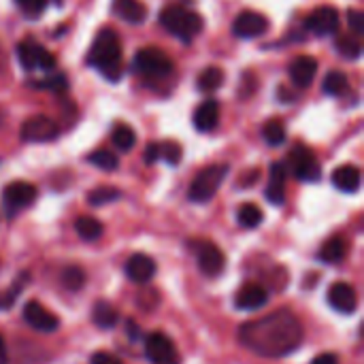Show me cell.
<instances>
[{"label":"cell","mask_w":364,"mask_h":364,"mask_svg":"<svg viewBox=\"0 0 364 364\" xmlns=\"http://www.w3.org/2000/svg\"><path fill=\"white\" fill-rule=\"evenodd\" d=\"M239 341L262 358H284L303 343V326L292 311L282 309L245 322L239 328Z\"/></svg>","instance_id":"obj_1"},{"label":"cell","mask_w":364,"mask_h":364,"mask_svg":"<svg viewBox=\"0 0 364 364\" xmlns=\"http://www.w3.org/2000/svg\"><path fill=\"white\" fill-rule=\"evenodd\" d=\"M87 64L92 68H96L102 77H107L109 81H119L124 75V62H122V43L117 32L102 28L90 51H87Z\"/></svg>","instance_id":"obj_2"},{"label":"cell","mask_w":364,"mask_h":364,"mask_svg":"<svg viewBox=\"0 0 364 364\" xmlns=\"http://www.w3.org/2000/svg\"><path fill=\"white\" fill-rule=\"evenodd\" d=\"M160 23L164 26V30H168L173 36H177L183 43H192L205 26L203 17L198 13H194L181 4L164 6L160 11Z\"/></svg>","instance_id":"obj_3"},{"label":"cell","mask_w":364,"mask_h":364,"mask_svg":"<svg viewBox=\"0 0 364 364\" xmlns=\"http://www.w3.org/2000/svg\"><path fill=\"white\" fill-rule=\"evenodd\" d=\"M228 171L230 166L228 164H211V166H205L190 183V190H188V198L196 205H205L209 203L220 186L224 183V179L228 177Z\"/></svg>","instance_id":"obj_4"},{"label":"cell","mask_w":364,"mask_h":364,"mask_svg":"<svg viewBox=\"0 0 364 364\" xmlns=\"http://www.w3.org/2000/svg\"><path fill=\"white\" fill-rule=\"evenodd\" d=\"M132 68L145 77V79H151V81H160V79H166L171 73H173V60L158 47H145V49H139L134 60H132Z\"/></svg>","instance_id":"obj_5"},{"label":"cell","mask_w":364,"mask_h":364,"mask_svg":"<svg viewBox=\"0 0 364 364\" xmlns=\"http://www.w3.org/2000/svg\"><path fill=\"white\" fill-rule=\"evenodd\" d=\"M288 168L292 171V175H294L299 181L314 183V181H320V177H322V166H320L316 154H314L307 145H303V143H296V145L290 149Z\"/></svg>","instance_id":"obj_6"},{"label":"cell","mask_w":364,"mask_h":364,"mask_svg":"<svg viewBox=\"0 0 364 364\" xmlns=\"http://www.w3.org/2000/svg\"><path fill=\"white\" fill-rule=\"evenodd\" d=\"M17 60H19L21 68H26V70L51 73L55 68V58L32 38H23L17 43Z\"/></svg>","instance_id":"obj_7"},{"label":"cell","mask_w":364,"mask_h":364,"mask_svg":"<svg viewBox=\"0 0 364 364\" xmlns=\"http://www.w3.org/2000/svg\"><path fill=\"white\" fill-rule=\"evenodd\" d=\"M188 245L196 254V262H198V269H200L203 275L218 277L226 269V256L215 243L196 239V241H190Z\"/></svg>","instance_id":"obj_8"},{"label":"cell","mask_w":364,"mask_h":364,"mask_svg":"<svg viewBox=\"0 0 364 364\" xmlns=\"http://www.w3.org/2000/svg\"><path fill=\"white\" fill-rule=\"evenodd\" d=\"M36 188L28 181H11L9 186H4L2 190V205H4V213L9 218H15L19 211L28 209L34 200H36Z\"/></svg>","instance_id":"obj_9"},{"label":"cell","mask_w":364,"mask_h":364,"mask_svg":"<svg viewBox=\"0 0 364 364\" xmlns=\"http://www.w3.org/2000/svg\"><path fill=\"white\" fill-rule=\"evenodd\" d=\"M145 356L151 364H181L173 339L160 331L145 337Z\"/></svg>","instance_id":"obj_10"},{"label":"cell","mask_w":364,"mask_h":364,"mask_svg":"<svg viewBox=\"0 0 364 364\" xmlns=\"http://www.w3.org/2000/svg\"><path fill=\"white\" fill-rule=\"evenodd\" d=\"M58 124L47 115H34L26 119L19 128V136L23 143H49L58 139Z\"/></svg>","instance_id":"obj_11"},{"label":"cell","mask_w":364,"mask_h":364,"mask_svg":"<svg viewBox=\"0 0 364 364\" xmlns=\"http://www.w3.org/2000/svg\"><path fill=\"white\" fill-rule=\"evenodd\" d=\"M305 28L318 36H328V34H335L339 30V11L335 6H318L314 9L307 19H305Z\"/></svg>","instance_id":"obj_12"},{"label":"cell","mask_w":364,"mask_h":364,"mask_svg":"<svg viewBox=\"0 0 364 364\" xmlns=\"http://www.w3.org/2000/svg\"><path fill=\"white\" fill-rule=\"evenodd\" d=\"M326 301L337 314H343V316H352L358 309V294H356L354 286H350L348 282L333 284L326 294Z\"/></svg>","instance_id":"obj_13"},{"label":"cell","mask_w":364,"mask_h":364,"mask_svg":"<svg viewBox=\"0 0 364 364\" xmlns=\"http://www.w3.org/2000/svg\"><path fill=\"white\" fill-rule=\"evenodd\" d=\"M21 316H23V320H26V324L30 328H34L38 333H45V335L58 331V326H60V320L49 309H45L41 303H34V301H28L23 305Z\"/></svg>","instance_id":"obj_14"},{"label":"cell","mask_w":364,"mask_h":364,"mask_svg":"<svg viewBox=\"0 0 364 364\" xmlns=\"http://www.w3.org/2000/svg\"><path fill=\"white\" fill-rule=\"evenodd\" d=\"M267 30H269V19L256 11L239 13L232 23V34L237 38H256V36H262Z\"/></svg>","instance_id":"obj_15"},{"label":"cell","mask_w":364,"mask_h":364,"mask_svg":"<svg viewBox=\"0 0 364 364\" xmlns=\"http://www.w3.org/2000/svg\"><path fill=\"white\" fill-rule=\"evenodd\" d=\"M156 260L147 254H132L128 260H126V267H124V273L126 277L132 282V284H147L156 277Z\"/></svg>","instance_id":"obj_16"},{"label":"cell","mask_w":364,"mask_h":364,"mask_svg":"<svg viewBox=\"0 0 364 364\" xmlns=\"http://www.w3.org/2000/svg\"><path fill=\"white\" fill-rule=\"evenodd\" d=\"M286 179H288V171L286 164L282 162H273L271 171H269V183L264 190V196L271 205L279 207L286 200Z\"/></svg>","instance_id":"obj_17"},{"label":"cell","mask_w":364,"mask_h":364,"mask_svg":"<svg viewBox=\"0 0 364 364\" xmlns=\"http://www.w3.org/2000/svg\"><path fill=\"white\" fill-rule=\"evenodd\" d=\"M318 75V60L311 55H296L290 62V79L296 87H309Z\"/></svg>","instance_id":"obj_18"},{"label":"cell","mask_w":364,"mask_h":364,"mask_svg":"<svg viewBox=\"0 0 364 364\" xmlns=\"http://www.w3.org/2000/svg\"><path fill=\"white\" fill-rule=\"evenodd\" d=\"M267 301L269 294L260 284H245L235 296V305L241 311H258L267 305Z\"/></svg>","instance_id":"obj_19"},{"label":"cell","mask_w":364,"mask_h":364,"mask_svg":"<svg viewBox=\"0 0 364 364\" xmlns=\"http://www.w3.org/2000/svg\"><path fill=\"white\" fill-rule=\"evenodd\" d=\"M192 122H194V128L198 132H211V130H215L218 128V122H220V105H218V100L207 98L205 102H200L198 109L192 115Z\"/></svg>","instance_id":"obj_20"},{"label":"cell","mask_w":364,"mask_h":364,"mask_svg":"<svg viewBox=\"0 0 364 364\" xmlns=\"http://www.w3.org/2000/svg\"><path fill=\"white\" fill-rule=\"evenodd\" d=\"M360 183H363V175H360V168L354 164H341L333 173V186L339 192L356 194L360 190Z\"/></svg>","instance_id":"obj_21"},{"label":"cell","mask_w":364,"mask_h":364,"mask_svg":"<svg viewBox=\"0 0 364 364\" xmlns=\"http://www.w3.org/2000/svg\"><path fill=\"white\" fill-rule=\"evenodd\" d=\"M113 13L128 23H143L147 6L141 0H113Z\"/></svg>","instance_id":"obj_22"},{"label":"cell","mask_w":364,"mask_h":364,"mask_svg":"<svg viewBox=\"0 0 364 364\" xmlns=\"http://www.w3.org/2000/svg\"><path fill=\"white\" fill-rule=\"evenodd\" d=\"M196 85L203 94H213L218 92L222 85H224V70L220 66H207L198 79H196Z\"/></svg>","instance_id":"obj_23"},{"label":"cell","mask_w":364,"mask_h":364,"mask_svg":"<svg viewBox=\"0 0 364 364\" xmlns=\"http://www.w3.org/2000/svg\"><path fill=\"white\" fill-rule=\"evenodd\" d=\"M75 230H77V235H79L83 241H96V239H100L102 232H105L102 224H100L96 218H92V215H81V218H77V220H75Z\"/></svg>","instance_id":"obj_24"},{"label":"cell","mask_w":364,"mask_h":364,"mask_svg":"<svg viewBox=\"0 0 364 364\" xmlns=\"http://www.w3.org/2000/svg\"><path fill=\"white\" fill-rule=\"evenodd\" d=\"M92 320L98 328H113L117 324L119 316L113 305H109L107 301H98L92 309Z\"/></svg>","instance_id":"obj_25"},{"label":"cell","mask_w":364,"mask_h":364,"mask_svg":"<svg viewBox=\"0 0 364 364\" xmlns=\"http://www.w3.org/2000/svg\"><path fill=\"white\" fill-rule=\"evenodd\" d=\"M111 141L119 151H130L136 145V132L128 124H115L111 130Z\"/></svg>","instance_id":"obj_26"},{"label":"cell","mask_w":364,"mask_h":364,"mask_svg":"<svg viewBox=\"0 0 364 364\" xmlns=\"http://www.w3.org/2000/svg\"><path fill=\"white\" fill-rule=\"evenodd\" d=\"M346 241L341 239V237H333V239H328L324 245H322V250H320V260L322 262H326V264H337V262H341L343 258H346Z\"/></svg>","instance_id":"obj_27"},{"label":"cell","mask_w":364,"mask_h":364,"mask_svg":"<svg viewBox=\"0 0 364 364\" xmlns=\"http://www.w3.org/2000/svg\"><path fill=\"white\" fill-rule=\"evenodd\" d=\"M335 47H337L339 55L346 58V60H358L363 55V45H360L358 36H354V34H341V36H337Z\"/></svg>","instance_id":"obj_28"},{"label":"cell","mask_w":364,"mask_h":364,"mask_svg":"<svg viewBox=\"0 0 364 364\" xmlns=\"http://www.w3.org/2000/svg\"><path fill=\"white\" fill-rule=\"evenodd\" d=\"M350 87V81H348V75L341 73V70H331L324 81H322V90L324 94L328 96H343Z\"/></svg>","instance_id":"obj_29"},{"label":"cell","mask_w":364,"mask_h":364,"mask_svg":"<svg viewBox=\"0 0 364 364\" xmlns=\"http://www.w3.org/2000/svg\"><path fill=\"white\" fill-rule=\"evenodd\" d=\"M237 220H239V224H241L243 228L254 230V228H258V226L262 224L264 215H262V211H260V207H258V205H254V203H245V205H241V207H239Z\"/></svg>","instance_id":"obj_30"},{"label":"cell","mask_w":364,"mask_h":364,"mask_svg":"<svg viewBox=\"0 0 364 364\" xmlns=\"http://www.w3.org/2000/svg\"><path fill=\"white\" fill-rule=\"evenodd\" d=\"M30 85L36 87V90H49V92L60 94V92H66V90H68V77H66L64 73H51V75L45 77V79L30 81Z\"/></svg>","instance_id":"obj_31"},{"label":"cell","mask_w":364,"mask_h":364,"mask_svg":"<svg viewBox=\"0 0 364 364\" xmlns=\"http://www.w3.org/2000/svg\"><path fill=\"white\" fill-rule=\"evenodd\" d=\"M87 162L98 166L100 171H107V173H111V171H115L119 166V158L111 149H96V151H92L87 156Z\"/></svg>","instance_id":"obj_32"},{"label":"cell","mask_w":364,"mask_h":364,"mask_svg":"<svg viewBox=\"0 0 364 364\" xmlns=\"http://www.w3.org/2000/svg\"><path fill=\"white\" fill-rule=\"evenodd\" d=\"M262 136H264V141H267L271 147L284 145V141H286V126H284V122H279V119H269V122L262 126Z\"/></svg>","instance_id":"obj_33"},{"label":"cell","mask_w":364,"mask_h":364,"mask_svg":"<svg viewBox=\"0 0 364 364\" xmlns=\"http://www.w3.org/2000/svg\"><path fill=\"white\" fill-rule=\"evenodd\" d=\"M119 198H122V192L117 188H111V186H100L87 194V203L92 207H102V205H109V203L119 200Z\"/></svg>","instance_id":"obj_34"},{"label":"cell","mask_w":364,"mask_h":364,"mask_svg":"<svg viewBox=\"0 0 364 364\" xmlns=\"http://www.w3.org/2000/svg\"><path fill=\"white\" fill-rule=\"evenodd\" d=\"M62 286L68 290H81L85 286V271L81 267H66L62 271Z\"/></svg>","instance_id":"obj_35"},{"label":"cell","mask_w":364,"mask_h":364,"mask_svg":"<svg viewBox=\"0 0 364 364\" xmlns=\"http://www.w3.org/2000/svg\"><path fill=\"white\" fill-rule=\"evenodd\" d=\"M26 279H28V273L19 275V277L15 279V284H13V288H11V290L0 292V309H9V307H13V303H15L17 294L21 292V288H26Z\"/></svg>","instance_id":"obj_36"},{"label":"cell","mask_w":364,"mask_h":364,"mask_svg":"<svg viewBox=\"0 0 364 364\" xmlns=\"http://www.w3.org/2000/svg\"><path fill=\"white\" fill-rule=\"evenodd\" d=\"M160 158L166 160L171 166L179 164V162H181V145L175 143V141H164V143H160Z\"/></svg>","instance_id":"obj_37"},{"label":"cell","mask_w":364,"mask_h":364,"mask_svg":"<svg viewBox=\"0 0 364 364\" xmlns=\"http://www.w3.org/2000/svg\"><path fill=\"white\" fill-rule=\"evenodd\" d=\"M15 4H17V9H19L23 15H28V17H38V15L45 11L47 0H15Z\"/></svg>","instance_id":"obj_38"},{"label":"cell","mask_w":364,"mask_h":364,"mask_svg":"<svg viewBox=\"0 0 364 364\" xmlns=\"http://www.w3.org/2000/svg\"><path fill=\"white\" fill-rule=\"evenodd\" d=\"M348 23H350V28H352L354 36H363L364 34L363 11H358V9H352V11H348Z\"/></svg>","instance_id":"obj_39"},{"label":"cell","mask_w":364,"mask_h":364,"mask_svg":"<svg viewBox=\"0 0 364 364\" xmlns=\"http://www.w3.org/2000/svg\"><path fill=\"white\" fill-rule=\"evenodd\" d=\"M143 160L145 164H154L160 160V143H149L143 151Z\"/></svg>","instance_id":"obj_40"},{"label":"cell","mask_w":364,"mask_h":364,"mask_svg":"<svg viewBox=\"0 0 364 364\" xmlns=\"http://www.w3.org/2000/svg\"><path fill=\"white\" fill-rule=\"evenodd\" d=\"M90 364H124L117 356L113 354H107V352H96L92 358H90Z\"/></svg>","instance_id":"obj_41"},{"label":"cell","mask_w":364,"mask_h":364,"mask_svg":"<svg viewBox=\"0 0 364 364\" xmlns=\"http://www.w3.org/2000/svg\"><path fill=\"white\" fill-rule=\"evenodd\" d=\"M126 331H128V337H130L132 341H139V339H143V337H141V331H139V326H136V322L128 320V322H126Z\"/></svg>","instance_id":"obj_42"},{"label":"cell","mask_w":364,"mask_h":364,"mask_svg":"<svg viewBox=\"0 0 364 364\" xmlns=\"http://www.w3.org/2000/svg\"><path fill=\"white\" fill-rule=\"evenodd\" d=\"M311 364H339V358L335 354H320L311 360Z\"/></svg>","instance_id":"obj_43"},{"label":"cell","mask_w":364,"mask_h":364,"mask_svg":"<svg viewBox=\"0 0 364 364\" xmlns=\"http://www.w3.org/2000/svg\"><path fill=\"white\" fill-rule=\"evenodd\" d=\"M0 364H9V352H6V343L0 335Z\"/></svg>","instance_id":"obj_44"},{"label":"cell","mask_w":364,"mask_h":364,"mask_svg":"<svg viewBox=\"0 0 364 364\" xmlns=\"http://www.w3.org/2000/svg\"><path fill=\"white\" fill-rule=\"evenodd\" d=\"M277 96H279L282 100H286V102H292V100H294V94H290L286 87H282V90L277 92Z\"/></svg>","instance_id":"obj_45"},{"label":"cell","mask_w":364,"mask_h":364,"mask_svg":"<svg viewBox=\"0 0 364 364\" xmlns=\"http://www.w3.org/2000/svg\"><path fill=\"white\" fill-rule=\"evenodd\" d=\"M53 2H55L58 6H62V0H53Z\"/></svg>","instance_id":"obj_46"}]
</instances>
